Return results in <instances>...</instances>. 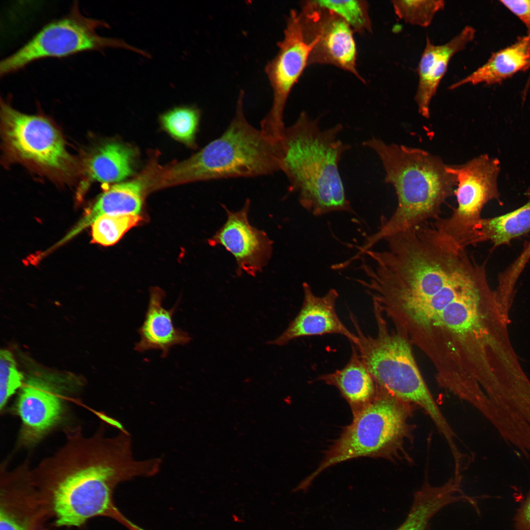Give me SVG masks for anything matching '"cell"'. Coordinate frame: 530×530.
Listing matches in <instances>:
<instances>
[{
	"mask_svg": "<svg viewBox=\"0 0 530 530\" xmlns=\"http://www.w3.org/2000/svg\"><path fill=\"white\" fill-rule=\"evenodd\" d=\"M120 431L107 437L103 423L91 435L79 427L68 428L62 445L31 467L30 479L40 508L56 526L79 527L106 516L129 530H145L120 512L113 493L121 482L155 476L161 462L159 458L135 460L129 432Z\"/></svg>",
	"mask_w": 530,
	"mask_h": 530,
	"instance_id": "cell-2",
	"label": "cell"
},
{
	"mask_svg": "<svg viewBox=\"0 0 530 530\" xmlns=\"http://www.w3.org/2000/svg\"><path fill=\"white\" fill-rule=\"evenodd\" d=\"M5 145L13 155L55 172H66L73 162L61 134L47 118L22 113L1 102Z\"/></svg>",
	"mask_w": 530,
	"mask_h": 530,
	"instance_id": "cell-10",
	"label": "cell"
},
{
	"mask_svg": "<svg viewBox=\"0 0 530 530\" xmlns=\"http://www.w3.org/2000/svg\"><path fill=\"white\" fill-rule=\"evenodd\" d=\"M142 179L115 184L104 192L71 231L59 243H62L92 225L105 214H136L140 213L146 187Z\"/></svg>",
	"mask_w": 530,
	"mask_h": 530,
	"instance_id": "cell-20",
	"label": "cell"
},
{
	"mask_svg": "<svg viewBox=\"0 0 530 530\" xmlns=\"http://www.w3.org/2000/svg\"><path fill=\"white\" fill-rule=\"evenodd\" d=\"M164 296L161 290L158 288L151 290L144 320L138 330L140 340L134 348L137 352L159 350L161 357L165 358L172 346L186 345L191 340L186 332L175 327L173 316L177 305L170 309L164 308L162 305Z\"/></svg>",
	"mask_w": 530,
	"mask_h": 530,
	"instance_id": "cell-17",
	"label": "cell"
},
{
	"mask_svg": "<svg viewBox=\"0 0 530 530\" xmlns=\"http://www.w3.org/2000/svg\"><path fill=\"white\" fill-rule=\"evenodd\" d=\"M528 201L521 207L505 214L481 218L478 228V243L490 241L495 247L507 244L530 231V187Z\"/></svg>",
	"mask_w": 530,
	"mask_h": 530,
	"instance_id": "cell-23",
	"label": "cell"
},
{
	"mask_svg": "<svg viewBox=\"0 0 530 530\" xmlns=\"http://www.w3.org/2000/svg\"><path fill=\"white\" fill-rule=\"evenodd\" d=\"M299 13L305 35L311 46L308 65H333L363 80L356 69L357 50L350 26L313 0L303 2Z\"/></svg>",
	"mask_w": 530,
	"mask_h": 530,
	"instance_id": "cell-13",
	"label": "cell"
},
{
	"mask_svg": "<svg viewBox=\"0 0 530 530\" xmlns=\"http://www.w3.org/2000/svg\"><path fill=\"white\" fill-rule=\"evenodd\" d=\"M373 311L375 336L365 334L351 313L350 318L357 337L354 345L375 383L396 398L422 408L447 443H452L456 435L426 386L409 344L400 336L389 333L377 307L373 305Z\"/></svg>",
	"mask_w": 530,
	"mask_h": 530,
	"instance_id": "cell-7",
	"label": "cell"
},
{
	"mask_svg": "<svg viewBox=\"0 0 530 530\" xmlns=\"http://www.w3.org/2000/svg\"><path fill=\"white\" fill-rule=\"evenodd\" d=\"M387 244L374 257L368 284L380 309L405 310L421 327H439L463 342L475 332L489 292L484 265L433 224L399 233Z\"/></svg>",
	"mask_w": 530,
	"mask_h": 530,
	"instance_id": "cell-1",
	"label": "cell"
},
{
	"mask_svg": "<svg viewBox=\"0 0 530 530\" xmlns=\"http://www.w3.org/2000/svg\"><path fill=\"white\" fill-rule=\"evenodd\" d=\"M515 522L517 530H530V494L518 511Z\"/></svg>",
	"mask_w": 530,
	"mask_h": 530,
	"instance_id": "cell-31",
	"label": "cell"
},
{
	"mask_svg": "<svg viewBox=\"0 0 530 530\" xmlns=\"http://www.w3.org/2000/svg\"><path fill=\"white\" fill-rule=\"evenodd\" d=\"M530 67V35L519 38L511 45L494 53L481 66L452 84L450 89L466 84L499 83Z\"/></svg>",
	"mask_w": 530,
	"mask_h": 530,
	"instance_id": "cell-19",
	"label": "cell"
},
{
	"mask_svg": "<svg viewBox=\"0 0 530 530\" xmlns=\"http://www.w3.org/2000/svg\"><path fill=\"white\" fill-rule=\"evenodd\" d=\"M362 145L380 159L385 181L394 187L398 201L393 214L382 218L377 231L359 246L364 253L391 236L437 219L443 204L454 195L456 183L442 159L424 150L388 144L375 137Z\"/></svg>",
	"mask_w": 530,
	"mask_h": 530,
	"instance_id": "cell-3",
	"label": "cell"
},
{
	"mask_svg": "<svg viewBox=\"0 0 530 530\" xmlns=\"http://www.w3.org/2000/svg\"><path fill=\"white\" fill-rule=\"evenodd\" d=\"M341 124L322 129L318 118L302 112L286 127L280 141L281 171L300 205L315 216L336 212L353 213L339 164L350 146L339 138Z\"/></svg>",
	"mask_w": 530,
	"mask_h": 530,
	"instance_id": "cell-4",
	"label": "cell"
},
{
	"mask_svg": "<svg viewBox=\"0 0 530 530\" xmlns=\"http://www.w3.org/2000/svg\"><path fill=\"white\" fill-rule=\"evenodd\" d=\"M250 201L247 199L242 208L237 212L223 207L227 213L224 224L209 239L212 246H223L235 258L237 273L255 276L269 261L272 242L266 233L250 224L248 212Z\"/></svg>",
	"mask_w": 530,
	"mask_h": 530,
	"instance_id": "cell-14",
	"label": "cell"
},
{
	"mask_svg": "<svg viewBox=\"0 0 530 530\" xmlns=\"http://www.w3.org/2000/svg\"><path fill=\"white\" fill-rule=\"evenodd\" d=\"M392 2L399 19L424 27L431 24L436 13L445 6L444 1L441 0H394Z\"/></svg>",
	"mask_w": 530,
	"mask_h": 530,
	"instance_id": "cell-27",
	"label": "cell"
},
{
	"mask_svg": "<svg viewBox=\"0 0 530 530\" xmlns=\"http://www.w3.org/2000/svg\"><path fill=\"white\" fill-rule=\"evenodd\" d=\"M415 405L399 399L377 385L374 399L353 415L352 423L327 451L318 468L299 486L306 489L329 467L359 457L391 460L411 459L406 446L413 440L410 419Z\"/></svg>",
	"mask_w": 530,
	"mask_h": 530,
	"instance_id": "cell-6",
	"label": "cell"
},
{
	"mask_svg": "<svg viewBox=\"0 0 530 530\" xmlns=\"http://www.w3.org/2000/svg\"><path fill=\"white\" fill-rule=\"evenodd\" d=\"M455 178L454 190L457 202L451 215L438 218L434 225L460 246L466 248L477 243L478 228L484 206L498 199L497 178L499 161L481 155L461 165H446Z\"/></svg>",
	"mask_w": 530,
	"mask_h": 530,
	"instance_id": "cell-9",
	"label": "cell"
},
{
	"mask_svg": "<svg viewBox=\"0 0 530 530\" xmlns=\"http://www.w3.org/2000/svg\"><path fill=\"white\" fill-rule=\"evenodd\" d=\"M134 153L117 142L107 143L97 149L87 160V172L93 181L118 183L132 175Z\"/></svg>",
	"mask_w": 530,
	"mask_h": 530,
	"instance_id": "cell-22",
	"label": "cell"
},
{
	"mask_svg": "<svg viewBox=\"0 0 530 530\" xmlns=\"http://www.w3.org/2000/svg\"><path fill=\"white\" fill-rule=\"evenodd\" d=\"M14 504L15 508L7 500H3V503H1L0 530H39L40 519L35 513L30 510L26 515L27 512L25 511V507L22 516L21 506L20 511L18 512L15 504Z\"/></svg>",
	"mask_w": 530,
	"mask_h": 530,
	"instance_id": "cell-29",
	"label": "cell"
},
{
	"mask_svg": "<svg viewBox=\"0 0 530 530\" xmlns=\"http://www.w3.org/2000/svg\"><path fill=\"white\" fill-rule=\"evenodd\" d=\"M458 484L450 479L435 486L427 480L415 494L410 511L404 522L396 530H427L432 517L446 505L465 500Z\"/></svg>",
	"mask_w": 530,
	"mask_h": 530,
	"instance_id": "cell-21",
	"label": "cell"
},
{
	"mask_svg": "<svg viewBox=\"0 0 530 530\" xmlns=\"http://www.w3.org/2000/svg\"><path fill=\"white\" fill-rule=\"evenodd\" d=\"M141 220L139 215L132 214L100 216L92 224V242L104 246L114 244Z\"/></svg>",
	"mask_w": 530,
	"mask_h": 530,
	"instance_id": "cell-24",
	"label": "cell"
},
{
	"mask_svg": "<svg viewBox=\"0 0 530 530\" xmlns=\"http://www.w3.org/2000/svg\"><path fill=\"white\" fill-rule=\"evenodd\" d=\"M279 50L265 69L273 90L271 108L260 122V130L268 138L280 142L286 126L284 112L290 93L308 66L311 46L304 33L299 12L292 10Z\"/></svg>",
	"mask_w": 530,
	"mask_h": 530,
	"instance_id": "cell-11",
	"label": "cell"
},
{
	"mask_svg": "<svg viewBox=\"0 0 530 530\" xmlns=\"http://www.w3.org/2000/svg\"><path fill=\"white\" fill-rule=\"evenodd\" d=\"M318 6L330 10L343 19L353 31H371L368 4L364 0H313Z\"/></svg>",
	"mask_w": 530,
	"mask_h": 530,
	"instance_id": "cell-26",
	"label": "cell"
},
{
	"mask_svg": "<svg viewBox=\"0 0 530 530\" xmlns=\"http://www.w3.org/2000/svg\"><path fill=\"white\" fill-rule=\"evenodd\" d=\"M200 119L198 109L191 106L174 108L161 118L163 126L174 137L190 145L194 142Z\"/></svg>",
	"mask_w": 530,
	"mask_h": 530,
	"instance_id": "cell-25",
	"label": "cell"
},
{
	"mask_svg": "<svg viewBox=\"0 0 530 530\" xmlns=\"http://www.w3.org/2000/svg\"><path fill=\"white\" fill-rule=\"evenodd\" d=\"M22 373L18 369L12 354L8 350L1 349L0 352V410H4L10 398L24 381Z\"/></svg>",
	"mask_w": 530,
	"mask_h": 530,
	"instance_id": "cell-28",
	"label": "cell"
},
{
	"mask_svg": "<svg viewBox=\"0 0 530 530\" xmlns=\"http://www.w3.org/2000/svg\"><path fill=\"white\" fill-rule=\"evenodd\" d=\"M243 94L224 132L185 161L162 171L154 188L183 183L266 176L281 171V143L266 137L247 120Z\"/></svg>",
	"mask_w": 530,
	"mask_h": 530,
	"instance_id": "cell-5",
	"label": "cell"
},
{
	"mask_svg": "<svg viewBox=\"0 0 530 530\" xmlns=\"http://www.w3.org/2000/svg\"><path fill=\"white\" fill-rule=\"evenodd\" d=\"M500 2L516 16L527 28L530 35V0H501Z\"/></svg>",
	"mask_w": 530,
	"mask_h": 530,
	"instance_id": "cell-30",
	"label": "cell"
},
{
	"mask_svg": "<svg viewBox=\"0 0 530 530\" xmlns=\"http://www.w3.org/2000/svg\"><path fill=\"white\" fill-rule=\"evenodd\" d=\"M303 300L297 315L286 329L275 339L268 342L272 345L282 346L291 341L303 337L339 334L355 344L357 337L343 323L337 313L338 291L330 289L322 296H318L307 282L302 284Z\"/></svg>",
	"mask_w": 530,
	"mask_h": 530,
	"instance_id": "cell-15",
	"label": "cell"
},
{
	"mask_svg": "<svg viewBox=\"0 0 530 530\" xmlns=\"http://www.w3.org/2000/svg\"><path fill=\"white\" fill-rule=\"evenodd\" d=\"M318 379L336 387L350 405L353 415L370 404L377 393V384L353 344L346 364Z\"/></svg>",
	"mask_w": 530,
	"mask_h": 530,
	"instance_id": "cell-18",
	"label": "cell"
},
{
	"mask_svg": "<svg viewBox=\"0 0 530 530\" xmlns=\"http://www.w3.org/2000/svg\"><path fill=\"white\" fill-rule=\"evenodd\" d=\"M64 385L52 375H31L24 381L14 405L21 421L19 447L35 445L63 423L67 410Z\"/></svg>",
	"mask_w": 530,
	"mask_h": 530,
	"instance_id": "cell-12",
	"label": "cell"
},
{
	"mask_svg": "<svg viewBox=\"0 0 530 530\" xmlns=\"http://www.w3.org/2000/svg\"><path fill=\"white\" fill-rule=\"evenodd\" d=\"M476 30L465 26L448 42L435 45L428 36L417 68L419 82L415 99L418 110L426 118L429 117V105L445 74L449 62L456 53L463 50L475 37Z\"/></svg>",
	"mask_w": 530,
	"mask_h": 530,
	"instance_id": "cell-16",
	"label": "cell"
},
{
	"mask_svg": "<svg viewBox=\"0 0 530 530\" xmlns=\"http://www.w3.org/2000/svg\"><path fill=\"white\" fill-rule=\"evenodd\" d=\"M106 25L102 21L83 15L78 5L74 4L67 15L45 25L19 50L2 59L0 75L15 72L38 59L64 57L107 48H124L146 55L145 51L122 40L99 35L97 30Z\"/></svg>",
	"mask_w": 530,
	"mask_h": 530,
	"instance_id": "cell-8",
	"label": "cell"
}]
</instances>
